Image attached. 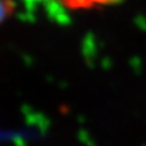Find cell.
Returning <instances> with one entry per match:
<instances>
[{
	"instance_id": "1",
	"label": "cell",
	"mask_w": 146,
	"mask_h": 146,
	"mask_svg": "<svg viewBox=\"0 0 146 146\" xmlns=\"http://www.w3.org/2000/svg\"><path fill=\"white\" fill-rule=\"evenodd\" d=\"M69 9H92L96 7L113 5L122 0H60Z\"/></svg>"
},
{
	"instance_id": "2",
	"label": "cell",
	"mask_w": 146,
	"mask_h": 146,
	"mask_svg": "<svg viewBox=\"0 0 146 146\" xmlns=\"http://www.w3.org/2000/svg\"><path fill=\"white\" fill-rule=\"evenodd\" d=\"M13 12L12 0H0V25L7 19Z\"/></svg>"
}]
</instances>
